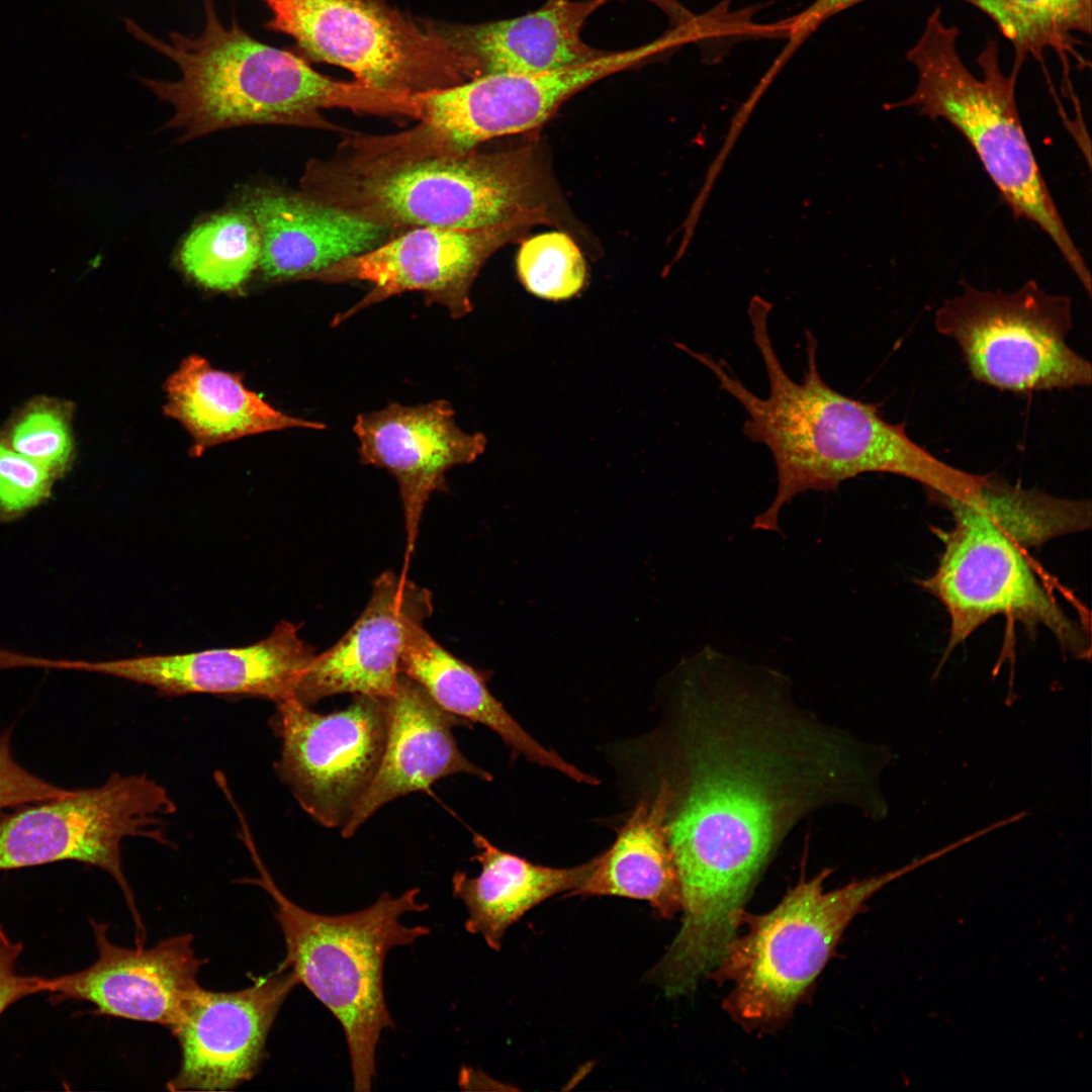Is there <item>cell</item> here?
<instances>
[{"mask_svg": "<svg viewBox=\"0 0 1092 1092\" xmlns=\"http://www.w3.org/2000/svg\"><path fill=\"white\" fill-rule=\"evenodd\" d=\"M242 208L259 230L258 267L271 282L309 280L336 263L401 234L320 202L302 191L255 188L244 196Z\"/></svg>", "mask_w": 1092, "mask_h": 1092, "instance_id": "cell-20", "label": "cell"}, {"mask_svg": "<svg viewBox=\"0 0 1092 1092\" xmlns=\"http://www.w3.org/2000/svg\"><path fill=\"white\" fill-rule=\"evenodd\" d=\"M771 305L751 300L748 315L752 338L769 383L759 397L735 375L728 363L708 353L677 347L706 366L719 387L747 413L743 434L765 445L777 469L771 504L754 518L752 528L780 532V514L798 494L832 491L863 473H890L914 480L938 497L973 500L986 475L953 467L915 443L904 424L883 418L879 406L846 396L829 386L817 365L818 341L805 332L807 366L801 383L792 379L772 345L768 314Z\"/></svg>", "mask_w": 1092, "mask_h": 1092, "instance_id": "cell-2", "label": "cell"}, {"mask_svg": "<svg viewBox=\"0 0 1092 1092\" xmlns=\"http://www.w3.org/2000/svg\"><path fill=\"white\" fill-rule=\"evenodd\" d=\"M203 8L205 25L196 36L172 31L168 39H161L132 19H124L128 33L171 60L181 72L175 81L139 77L160 100L173 106L174 114L164 128L179 129V142L253 124L333 129L320 114L325 108L415 115L414 95L331 79L298 55L256 39L236 17L224 26L212 0H204Z\"/></svg>", "mask_w": 1092, "mask_h": 1092, "instance_id": "cell-4", "label": "cell"}, {"mask_svg": "<svg viewBox=\"0 0 1092 1092\" xmlns=\"http://www.w3.org/2000/svg\"><path fill=\"white\" fill-rule=\"evenodd\" d=\"M861 1L864 0H815L806 10L789 19L785 25L789 35V42L776 65L784 64L804 39L822 22Z\"/></svg>", "mask_w": 1092, "mask_h": 1092, "instance_id": "cell-35", "label": "cell"}, {"mask_svg": "<svg viewBox=\"0 0 1092 1092\" xmlns=\"http://www.w3.org/2000/svg\"><path fill=\"white\" fill-rule=\"evenodd\" d=\"M260 249L259 230L242 208L213 215L194 228L180 248L179 260L202 286L232 291L258 267Z\"/></svg>", "mask_w": 1092, "mask_h": 1092, "instance_id": "cell-28", "label": "cell"}, {"mask_svg": "<svg viewBox=\"0 0 1092 1092\" xmlns=\"http://www.w3.org/2000/svg\"><path fill=\"white\" fill-rule=\"evenodd\" d=\"M164 412L193 439L192 453L249 435L291 428L323 430L320 422L289 416L249 390L239 374L213 368L204 358L184 359L165 385Z\"/></svg>", "mask_w": 1092, "mask_h": 1092, "instance_id": "cell-24", "label": "cell"}, {"mask_svg": "<svg viewBox=\"0 0 1092 1092\" xmlns=\"http://www.w3.org/2000/svg\"><path fill=\"white\" fill-rule=\"evenodd\" d=\"M23 944L12 940L0 925V1015L19 1000L48 993L49 978L18 973L16 965Z\"/></svg>", "mask_w": 1092, "mask_h": 1092, "instance_id": "cell-34", "label": "cell"}, {"mask_svg": "<svg viewBox=\"0 0 1092 1092\" xmlns=\"http://www.w3.org/2000/svg\"><path fill=\"white\" fill-rule=\"evenodd\" d=\"M953 516L940 532L943 550L923 586L946 609L947 649L968 639L998 615L1026 627L1043 626L1062 648L1078 658L1090 655L1089 630L1058 605L1030 566L1023 549L973 507L938 498Z\"/></svg>", "mask_w": 1092, "mask_h": 1092, "instance_id": "cell-11", "label": "cell"}, {"mask_svg": "<svg viewBox=\"0 0 1092 1092\" xmlns=\"http://www.w3.org/2000/svg\"><path fill=\"white\" fill-rule=\"evenodd\" d=\"M829 869L801 880L769 912L746 916L709 976L729 982L728 1014L745 1028L768 1029L788 1019L821 973L850 921L866 902L904 876V867L825 891Z\"/></svg>", "mask_w": 1092, "mask_h": 1092, "instance_id": "cell-7", "label": "cell"}, {"mask_svg": "<svg viewBox=\"0 0 1092 1092\" xmlns=\"http://www.w3.org/2000/svg\"><path fill=\"white\" fill-rule=\"evenodd\" d=\"M73 414V404L66 400L35 396L17 408L0 436L58 479L71 469L75 459Z\"/></svg>", "mask_w": 1092, "mask_h": 1092, "instance_id": "cell-30", "label": "cell"}, {"mask_svg": "<svg viewBox=\"0 0 1092 1092\" xmlns=\"http://www.w3.org/2000/svg\"><path fill=\"white\" fill-rule=\"evenodd\" d=\"M530 226L527 222H513L475 229L414 228L370 251L336 263L309 280L372 284L358 303L335 316L333 326L363 308L407 291L423 292L427 304H440L453 318H460L472 309L471 286L485 261Z\"/></svg>", "mask_w": 1092, "mask_h": 1092, "instance_id": "cell-14", "label": "cell"}, {"mask_svg": "<svg viewBox=\"0 0 1092 1092\" xmlns=\"http://www.w3.org/2000/svg\"><path fill=\"white\" fill-rule=\"evenodd\" d=\"M609 1L547 0L521 16L447 27L472 62L476 78L550 72L584 65L611 52L593 48L581 37L586 19Z\"/></svg>", "mask_w": 1092, "mask_h": 1092, "instance_id": "cell-22", "label": "cell"}, {"mask_svg": "<svg viewBox=\"0 0 1092 1092\" xmlns=\"http://www.w3.org/2000/svg\"><path fill=\"white\" fill-rule=\"evenodd\" d=\"M569 896L641 900L663 918L681 911L678 874L655 797L637 796L613 844L598 855L589 876Z\"/></svg>", "mask_w": 1092, "mask_h": 1092, "instance_id": "cell-26", "label": "cell"}, {"mask_svg": "<svg viewBox=\"0 0 1092 1092\" xmlns=\"http://www.w3.org/2000/svg\"><path fill=\"white\" fill-rule=\"evenodd\" d=\"M91 924L96 960L81 971L49 978L48 994L90 1003L99 1014L174 1030L202 989L197 975L203 962L195 954L193 936L127 948L109 940L107 924Z\"/></svg>", "mask_w": 1092, "mask_h": 1092, "instance_id": "cell-16", "label": "cell"}, {"mask_svg": "<svg viewBox=\"0 0 1092 1092\" xmlns=\"http://www.w3.org/2000/svg\"><path fill=\"white\" fill-rule=\"evenodd\" d=\"M282 750L275 770L321 825L341 829L369 789L385 747L384 698L355 695L351 705L318 714L294 700L273 720Z\"/></svg>", "mask_w": 1092, "mask_h": 1092, "instance_id": "cell-13", "label": "cell"}, {"mask_svg": "<svg viewBox=\"0 0 1092 1092\" xmlns=\"http://www.w3.org/2000/svg\"><path fill=\"white\" fill-rule=\"evenodd\" d=\"M298 982L280 964L244 989H201L182 1022L172 1030L180 1051L170 1091H229L251 1080L263 1058L270 1029Z\"/></svg>", "mask_w": 1092, "mask_h": 1092, "instance_id": "cell-17", "label": "cell"}, {"mask_svg": "<svg viewBox=\"0 0 1092 1092\" xmlns=\"http://www.w3.org/2000/svg\"><path fill=\"white\" fill-rule=\"evenodd\" d=\"M667 688L658 723L612 753L633 793L662 808L684 912L670 946L713 965L796 824L836 805L887 814L878 785L891 754L800 706L780 672L710 647L678 665Z\"/></svg>", "mask_w": 1092, "mask_h": 1092, "instance_id": "cell-1", "label": "cell"}, {"mask_svg": "<svg viewBox=\"0 0 1092 1092\" xmlns=\"http://www.w3.org/2000/svg\"><path fill=\"white\" fill-rule=\"evenodd\" d=\"M519 278L527 291L548 300H564L584 285L586 266L574 241L562 232L526 240L517 257Z\"/></svg>", "mask_w": 1092, "mask_h": 1092, "instance_id": "cell-31", "label": "cell"}, {"mask_svg": "<svg viewBox=\"0 0 1092 1092\" xmlns=\"http://www.w3.org/2000/svg\"><path fill=\"white\" fill-rule=\"evenodd\" d=\"M934 325L986 385L1030 393L1091 384V363L1067 344L1071 298L1048 293L1033 280L1012 292L965 283L937 308Z\"/></svg>", "mask_w": 1092, "mask_h": 1092, "instance_id": "cell-9", "label": "cell"}, {"mask_svg": "<svg viewBox=\"0 0 1092 1092\" xmlns=\"http://www.w3.org/2000/svg\"><path fill=\"white\" fill-rule=\"evenodd\" d=\"M666 35L594 62L536 74H493L419 93V124L404 130L425 146L468 151L490 139L534 129L572 95L669 52Z\"/></svg>", "mask_w": 1092, "mask_h": 1092, "instance_id": "cell-12", "label": "cell"}, {"mask_svg": "<svg viewBox=\"0 0 1092 1092\" xmlns=\"http://www.w3.org/2000/svg\"><path fill=\"white\" fill-rule=\"evenodd\" d=\"M57 478L0 436V519L19 518L49 499Z\"/></svg>", "mask_w": 1092, "mask_h": 1092, "instance_id": "cell-32", "label": "cell"}, {"mask_svg": "<svg viewBox=\"0 0 1092 1092\" xmlns=\"http://www.w3.org/2000/svg\"><path fill=\"white\" fill-rule=\"evenodd\" d=\"M478 852L472 859L481 871L469 878L455 872L452 878L454 897L466 910L465 929L480 935L492 950H500L507 930L528 911L545 900L579 888L596 866L598 855L569 868L533 863L507 852L473 832Z\"/></svg>", "mask_w": 1092, "mask_h": 1092, "instance_id": "cell-23", "label": "cell"}, {"mask_svg": "<svg viewBox=\"0 0 1092 1092\" xmlns=\"http://www.w3.org/2000/svg\"><path fill=\"white\" fill-rule=\"evenodd\" d=\"M432 613L430 590L403 573H381L357 621L336 644L315 655L293 700L309 707L345 693L387 698L397 685L411 635Z\"/></svg>", "mask_w": 1092, "mask_h": 1092, "instance_id": "cell-19", "label": "cell"}, {"mask_svg": "<svg viewBox=\"0 0 1092 1092\" xmlns=\"http://www.w3.org/2000/svg\"><path fill=\"white\" fill-rule=\"evenodd\" d=\"M444 399L418 405L390 402L357 416L353 431L360 461L388 470L402 503L406 559L415 550L423 512L431 495L446 488L452 467L473 462L486 447L481 433H466Z\"/></svg>", "mask_w": 1092, "mask_h": 1092, "instance_id": "cell-18", "label": "cell"}, {"mask_svg": "<svg viewBox=\"0 0 1092 1092\" xmlns=\"http://www.w3.org/2000/svg\"><path fill=\"white\" fill-rule=\"evenodd\" d=\"M990 16L1013 44L1015 67L1046 49L1078 57L1074 32L1091 30V0H966Z\"/></svg>", "mask_w": 1092, "mask_h": 1092, "instance_id": "cell-29", "label": "cell"}, {"mask_svg": "<svg viewBox=\"0 0 1092 1092\" xmlns=\"http://www.w3.org/2000/svg\"><path fill=\"white\" fill-rule=\"evenodd\" d=\"M548 186L534 146L456 151L403 132L348 136L300 180L307 196L399 233L551 221Z\"/></svg>", "mask_w": 1092, "mask_h": 1092, "instance_id": "cell-3", "label": "cell"}, {"mask_svg": "<svg viewBox=\"0 0 1092 1092\" xmlns=\"http://www.w3.org/2000/svg\"><path fill=\"white\" fill-rule=\"evenodd\" d=\"M958 36V28L944 24L937 7L906 54L917 69L916 87L890 107H915L959 130L1013 214L1049 236L1090 294V271L1056 206L1019 116L1015 99L1019 68L1004 75L997 41L989 40L978 57L983 73L977 78L959 55Z\"/></svg>", "mask_w": 1092, "mask_h": 1092, "instance_id": "cell-5", "label": "cell"}, {"mask_svg": "<svg viewBox=\"0 0 1092 1092\" xmlns=\"http://www.w3.org/2000/svg\"><path fill=\"white\" fill-rule=\"evenodd\" d=\"M967 505L1024 549L1091 526L1090 502L1057 497L989 475L977 498Z\"/></svg>", "mask_w": 1092, "mask_h": 1092, "instance_id": "cell-27", "label": "cell"}, {"mask_svg": "<svg viewBox=\"0 0 1092 1092\" xmlns=\"http://www.w3.org/2000/svg\"><path fill=\"white\" fill-rule=\"evenodd\" d=\"M384 700L388 713L385 747L369 789L341 829L346 838L385 804L427 792L440 779L467 774L492 780L463 755L453 737V727L470 726L469 722L444 710L416 680L400 673L393 693Z\"/></svg>", "mask_w": 1092, "mask_h": 1092, "instance_id": "cell-21", "label": "cell"}, {"mask_svg": "<svg viewBox=\"0 0 1092 1092\" xmlns=\"http://www.w3.org/2000/svg\"><path fill=\"white\" fill-rule=\"evenodd\" d=\"M624 1V0H621ZM652 3L663 11L670 23L671 28L700 29L698 18L687 10L678 0H644Z\"/></svg>", "mask_w": 1092, "mask_h": 1092, "instance_id": "cell-36", "label": "cell"}, {"mask_svg": "<svg viewBox=\"0 0 1092 1092\" xmlns=\"http://www.w3.org/2000/svg\"><path fill=\"white\" fill-rule=\"evenodd\" d=\"M11 731L0 733V814L10 808L60 798L71 793L22 767L12 756Z\"/></svg>", "mask_w": 1092, "mask_h": 1092, "instance_id": "cell-33", "label": "cell"}, {"mask_svg": "<svg viewBox=\"0 0 1092 1092\" xmlns=\"http://www.w3.org/2000/svg\"><path fill=\"white\" fill-rule=\"evenodd\" d=\"M247 846L260 876L249 882L264 889L275 905L286 954L281 963L341 1024L348 1046L354 1090L368 1092L376 1075V1048L382 1031L394 1026L383 991V968L394 947L430 933L407 926L405 913L423 912L420 890L394 897L384 892L362 910L325 915L294 903L277 887L248 836Z\"/></svg>", "mask_w": 1092, "mask_h": 1092, "instance_id": "cell-6", "label": "cell"}, {"mask_svg": "<svg viewBox=\"0 0 1092 1092\" xmlns=\"http://www.w3.org/2000/svg\"><path fill=\"white\" fill-rule=\"evenodd\" d=\"M268 31L292 37L309 59L342 67L357 81L419 94L475 79L445 25L421 23L384 0H262Z\"/></svg>", "mask_w": 1092, "mask_h": 1092, "instance_id": "cell-8", "label": "cell"}, {"mask_svg": "<svg viewBox=\"0 0 1092 1092\" xmlns=\"http://www.w3.org/2000/svg\"><path fill=\"white\" fill-rule=\"evenodd\" d=\"M315 655L314 648L299 637L298 626L283 621L268 637L245 647L106 661L46 659L43 664L113 675L165 696L247 695L279 704L293 700Z\"/></svg>", "mask_w": 1092, "mask_h": 1092, "instance_id": "cell-15", "label": "cell"}, {"mask_svg": "<svg viewBox=\"0 0 1092 1092\" xmlns=\"http://www.w3.org/2000/svg\"><path fill=\"white\" fill-rule=\"evenodd\" d=\"M168 792L146 776L112 774L101 786L28 804L0 817V871L73 860L109 874L141 926L121 862V841L142 836L168 844Z\"/></svg>", "mask_w": 1092, "mask_h": 1092, "instance_id": "cell-10", "label": "cell"}, {"mask_svg": "<svg viewBox=\"0 0 1092 1092\" xmlns=\"http://www.w3.org/2000/svg\"><path fill=\"white\" fill-rule=\"evenodd\" d=\"M400 673L421 685L444 710L492 730L515 756L554 769L579 784H599L595 776L580 770L529 734L488 691L485 674L441 646L424 625L407 641Z\"/></svg>", "mask_w": 1092, "mask_h": 1092, "instance_id": "cell-25", "label": "cell"}]
</instances>
